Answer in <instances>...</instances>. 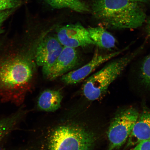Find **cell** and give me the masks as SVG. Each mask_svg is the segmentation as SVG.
Masks as SVG:
<instances>
[{
    "mask_svg": "<svg viewBox=\"0 0 150 150\" xmlns=\"http://www.w3.org/2000/svg\"><path fill=\"white\" fill-rule=\"evenodd\" d=\"M142 4L134 0H93L91 11L105 27L134 29L145 23L146 16Z\"/></svg>",
    "mask_w": 150,
    "mask_h": 150,
    "instance_id": "1",
    "label": "cell"
},
{
    "mask_svg": "<svg viewBox=\"0 0 150 150\" xmlns=\"http://www.w3.org/2000/svg\"><path fill=\"white\" fill-rule=\"evenodd\" d=\"M39 150H93L95 134L77 120L61 122L47 130Z\"/></svg>",
    "mask_w": 150,
    "mask_h": 150,
    "instance_id": "2",
    "label": "cell"
},
{
    "mask_svg": "<svg viewBox=\"0 0 150 150\" xmlns=\"http://www.w3.org/2000/svg\"><path fill=\"white\" fill-rule=\"evenodd\" d=\"M142 46L130 53L111 61L87 79L82 87L84 96L95 101L105 94L111 84L120 76L131 62L142 50Z\"/></svg>",
    "mask_w": 150,
    "mask_h": 150,
    "instance_id": "3",
    "label": "cell"
},
{
    "mask_svg": "<svg viewBox=\"0 0 150 150\" xmlns=\"http://www.w3.org/2000/svg\"><path fill=\"white\" fill-rule=\"evenodd\" d=\"M28 60L16 57L6 60L0 64V88L14 93L30 81L33 71Z\"/></svg>",
    "mask_w": 150,
    "mask_h": 150,
    "instance_id": "4",
    "label": "cell"
},
{
    "mask_svg": "<svg viewBox=\"0 0 150 150\" xmlns=\"http://www.w3.org/2000/svg\"><path fill=\"white\" fill-rule=\"evenodd\" d=\"M139 115L135 109L130 108L122 110L115 116L108 131L107 150L119 149L127 142Z\"/></svg>",
    "mask_w": 150,
    "mask_h": 150,
    "instance_id": "5",
    "label": "cell"
},
{
    "mask_svg": "<svg viewBox=\"0 0 150 150\" xmlns=\"http://www.w3.org/2000/svg\"><path fill=\"white\" fill-rule=\"evenodd\" d=\"M128 48L127 47L123 49L105 54L95 52L88 63L76 70L70 71L62 76V81L69 85L79 83L85 79L99 66L117 57Z\"/></svg>",
    "mask_w": 150,
    "mask_h": 150,
    "instance_id": "6",
    "label": "cell"
},
{
    "mask_svg": "<svg viewBox=\"0 0 150 150\" xmlns=\"http://www.w3.org/2000/svg\"><path fill=\"white\" fill-rule=\"evenodd\" d=\"M56 35L64 47L75 48L94 45L87 29L79 23L62 26L57 30Z\"/></svg>",
    "mask_w": 150,
    "mask_h": 150,
    "instance_id": "7",
    "label": "cell"
},
{
    "mask_svg": "<svg viewBox=\"0 0 150 150\" xmlns=\"http://www.w3.org/2000/svg\"><path fill=\"white\" fill-rule=\"evenodd\" d=\"M79 56L75 48L64 47L60 54L50 67L42 69L45 77L55 80L66 74L78 65Z\"/></svg>",
    "mask_w": 150,
    "mask_h": 150,
    "instance_id": "8",
    "label": "cell"
},
{
    "mask_svg": "<svg viewBox=\"0 0 150 150\" xmlns=\"http://www.w3.org/2000/svg\"><path fill=\"white\" fill-rule=\"evenodd\" d=\"M64 46L57 37L47 36L42 41L37 50L35 61L43 69L50 67L61 53Z\"/></svg>",
    "mask_w": 150,
    "mask_h": 150,
    "instance_id": "9",
    "label": "cell"
},
{
    "mask_svg": "<svg viewBox=\"0 0 150 150\" xmlns=\"http://www.w3.org/2000/svg\"><path fill=\"white\" fill-rule=\"evenodd\" d=\"M150 138V110L145 109L139 115L130 136L126 148L133 147L142 141Z\"/></svg>",
    "mask_w": 150,
    "mask_h": 150,
    "instance_id": "10",
    "label": "cell"
},
{
    "mask_svg": "<svg viewBox=\"0 0 150 150\" xmlns=\"http://www.w3.org/2000/svg\"><path fill=\"white\" fill-rule=\"evenodd\" d=\"M62 98V95L59 90H45L39 97L38 107L42 111H55L60 107Z\"/></svg>",
    "mask_w": 150,
    "mask_h": 150,
    "instance_id": "11",
    "label": "cell"
},
{
    "mask_svg": "<svg viewBox=\"0 0 150 150\" xmlns=\"http://www.w3.org/2000/svg\"><path fill=\"white\" fill-rule=\"evenodd\" d=\"M87 30L90 37L95 45L106 50L115 48L117 42L115 38L104 28L91 27Z\"/></svg>",
    "mask_w": 150,
    "mask_h": 150,
    "instance_id": "12",
    "label": "cell"
},
{
    "mask_svg": "<svg viewBox=\"0 0 150 150\" xmlns=\"http://www.w3.org/2000/svg\"><path fill=\"white\" fill-rule=\"evenodd\" d=\"M54 8H68L76 12L84 13L91 12L90 7L80 0H45Z\"/></svg>",
    "mask_w": 150,
    "mask_h": 150,
    "instance_id": "13",
    "label": "cell"
},
{
    "mask_svg": "<svg viewBox=\"0 0 150 150\" xmlns=\"http://www.w3.org/2000/svg\"><path fill=\"white\" fill-rule=\"evenodd\" d=\"M22 115V112H18L9 117L0 120V143L14 130Z\"/></svg>",
    "mask_w": 150,
    "mask_h": 150,
    "instance_id": "14",
    "label": "cell"
},
{
    "mask_svg": "<svg viewBox=\"0 0 150 150\" xmlns=\"http://www.w3.org/2000/svg\"><path fill=\"white\" fill-rule=\"evenodd\" d=\"M139 79L142 85L150 88V54L142 62L140 67Z\"/></svg>",
    "mask_w": 150,
    "mask_h": 150,
    "instance_id": "15",
    "label": "cell"
},
{
    "mask_svg": "<svg viewBox=\"0 0 150 150\" xmlns=\"http://www.w3.org/2000/svg\"><path fill=\"white\" fill-rule=\"evenodd\" d=\"M16 6V0H0V11L9 10Z\"/></svg>",
    "mask_w": 150,
    "mask_h": 150,
    "instance_id": "16",
    "label": "cell"
},
{
    "mask_svg": "<svg viewBox=\"0 0 150 150\" xmlns=\"http://www.w3.org/2000/svg\"><path fill=\"white\" fill-rule=\"evenodd\" d=\"M134 146L131 150H150V138L142 141Z\"/></svg>",
    "mask_w": 150,
    "mask_h": 150,
    "instance_id": "17",
    "label": "cell"
},
{
    "mask_svg": "<svg viewBox=\"0 0 150 150\" xmlns=\"http://www.w3.org/2000/svg\"><path fill=\"white\" fill-rule=\"evenodd\" d=\"M11 11L10 9L9 10L0 11V34L3 32L1 29V26L3 22L10 16L11 13Z\"/></svg>",
    "mask_w": 150,
    "mask_h": 150,
    "instance_id": "18",
    "label": "cell"
},
{
    "mask_svg": "<svg viewBox=\"0 0 150 150\" xmlns=\"http://www.w3.org/2000/svg\"><path fill=\"white\" fill-rule=\"evenodd\" d=\"M145 31L147 36L150 40V18L146 20Z\"/></svg>",
    "mask_w": 150,
    "mask_h": 150,
    "instance_id": "19",
    "label": "cell"
},
{
    "mask_svg": "<svg viewBox=\"0 0 150 150\" xmlns=\"http://www.w3.org/2000/svg\"><path fill=\"white\" fill-rule=\"evenodd\" d=\"M141 3H150V0H134Z\"/></svg>",
    "mask_w": 150,
    "mask_h": 150,
    "instance_id": "20",
    "label": "cell"
}]
</instances>
